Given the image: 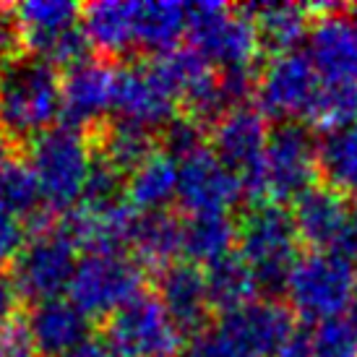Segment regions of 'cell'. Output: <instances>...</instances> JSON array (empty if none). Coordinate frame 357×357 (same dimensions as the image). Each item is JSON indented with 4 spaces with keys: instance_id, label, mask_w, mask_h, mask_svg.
<instances>
[{
    "instance_id": "5",
    "label": "cell",
    "mask_w": 357,
    "mask_h": 357,
    "mask_svg": "<svg viewBox=\"0 0 357 357\" xmlns=\"http://www.w3.org/2000/svg\"><path fill=\"white\" fill-rule=\"evenodd\" d=\"M188 37L193 50L219 70H250L258 47V31L245 8L225 3L188 6Z\"/></svg>"
},
{
    "instance_id": "34",
    "label": "cell",
    "mask_w": 357,
    "mask_h": 357,
    "mask_svg": "<svg viewBox=\"0 0 357 357\" xmlns=\"http://www.w3.org/2000/svg\"><path fill=\"white\" fill-rule=\"evenodd\" d=\"M178 357H245L235 347V342L217 326H206L204 331L193 334V337L183 344Z\"/></svg>"
},
{
    "instance_id": "40",
    "label": "cell",
    "mask_w": 357,
    "mask_h": 357,
    "mask_svg": "<svg viewBox=\"0 0 357 357\" xmlns=\"http://www.w3.org/2000/svg\"><path fill=\"white\" fill-rule=\"evenodd\" d=\"M66 357H115L112 352L107 349L105 342H97V339H89V342H84L81 347H76L70 355Z\"/></svg>"
},
{
    "instance_id": "41",
    "label": "cell",
    "mask_w": 357,
    "mask_h": 357,
    "mask_svg": "<svg viewBox=\"0 0 357 357\" xmlns=\"http://www.w3.org/2000/svg\"><path fill=\"white\" fill-rule=\"evenodd\" d=\"M277 357H313L310 355V339L295 337Z\"/></svg>"
},
{
    "instance_id": "3",
    "label": "cell",
    "mask_w": 357,
    "mask_h": 357,
    "mask_svg": "<svg viewBox=\"0 0 357 357\" xmlns=\"http://www.w3.org/2000/svg\"><path fill=\"white\" fill-rule=\"evenodd\" d=\"M355 284V264H349L337 250H310L292 266L284 282V292L292 313L305 321H316L321 326L326 321H337L344 310H349Z\"/></svg>"
},
{
    "instance_id": "33",
    "label": "cell",
    "mask_w": 357,
    "mask_h": 357,
    "mask_svg": "<svg viewBox=\"0 0 357 357\" xmlns=\"http://www.w3.org/2000/svg\"><path fill=\"white\" fill-rule=\"evenodd\" d=\"M206 133H204V126H201L196 118H175L167 128L162 130V144L172 159H185L196 151L206 149Z\"/></svg>"
},
{
    "instance_id": "37",
    "label": "cell",
    "mask_w": 357,
    "mask_h": 357,
    "mask_svg": "<svg viewBox=\"0 0 357 357\" xmlns=\"http://www.w3.org/2000/svg\"><path fill=\"white\" fill-rule=\"evenodd\" d=\"M21 40H24V34H21L16 10L0 6V55H13L19 50Z\"/></svg>"
},
{
    "instance_id": "11",
    "label": "cell",
    "mask_w": 357,
    "mask_h": 357,
    "mask_svg": "<svg viewBox=\"0 0 357 357\" xmlns=\"http://www.w3.org/2000/svg\"><path fill=\"white\" fill-rule=\"evenodd\" d=\"M318 169V146L307 126L279 123L271 128L264 154V196L277 204L298 201L313 188Z\"/></svg>"
},
{
    "instance_id": "23",
    "label": "cell",
    "mask_w": 357,
    "mask_h": 357,
    "mask_svg": "<svg viewBox=\"0 0 357 357\" xmlns=\"http://www.w3.org/2000/svg\"><path fill=\"white\" fill-rule=\"evenodd\" d=\"M133 16H136V3L102 0V3H91L84 8L81 26L94 50L105 55H126L136 47Z\"/></svg>"
},
{
    "instance_id": "28",
    "label": "cell",
    "mask_w": 357,
    "mask_h": 357,
    "mask_svg": "<svg viewBox=\"0 0 357 357\" xmlns=\"http://www.w3.org/2000/svg\"><path fill=\"white\" fill-rule=\"evenodd\" d=\"M238 243V225L229 214H196L183 222V253L190 264L211 266L232 253Z\"/></svg>"
},
{
    "instance_id": "38",
    "label": "cell",
    "mask_w": 357,
    "mask_h": 357,
    "mask_svg": "<svg viewBox=\"0 0 357 357\" xmlns=\"http://www.w3.org/2000/svg\"><path fill=\"white\" fill-rule=\"evenodd\" d=\"M337 253L347 258L349 264H357V206H349L347 222L337 243Z\"/></svg>"
},
{
    "instance_id": "43",
    "label": "cell",
    "mask_w": 357,
    "mask_h": 357,
    "mask_svg": "<svg viewBox=\"0 0 357 357\" xmlns=\"http://www.w3.org/2000/svg\"><path fill=\"white\" fill-rule=\"evenodd\" d=\"M349 324L357 328V284H355V295H352V303H349Z\"/></svg>"
},
{
    "instance_id": "24",
    "label": "cell",
    "mask_w": 357,
    "mask_h": 357,
    "mask_svg": "<svg viewBox=\"0 0 357 357\" xmlns=\"http://www.w3.org/2000/svg\"><path fill=\"white\" fill-rule=\"evenodd\" d=\"M13 10L31 55H40L66 31L76 29L84 16V8L68 0H26L21 6H13Z\"/></svg>"
},
{
    "instance_id": "32",
    "label": "cell",
    "mask_w": 357,
    "mask_h": 357,
    "mask_svg": "<svg viewBox=\"0 0 357 357\" xmlns=\"http://www.w3.org/2000/svg\"><path fill=\"white\" fill-rule=\"evenodd\" d=\"M313 357H357V328L349 321H326L310 337Z\"/></svg>"
},
{
    "instance_id": "26",
    "label": "cell",
    "mask_w": 357,
    "mask_h": 357,
    "mask_svg": "<svg viewBox=\"0 0 357 357\" xmlns=\"http://www.w3.org/2000/svg\"><path fill=\"white\" fill-rule=\"evenodd\" d=\"M258 31L261 47L274 55L295 52L300 42L305 40L307 29V8L292 6V3H258V6H245Z\"/></svg>"
},
{
    "instance_id": "22",
    "label": "cell",
    "mask_w": 357,
    "mask_h": 357,
    "mask_svg": "<svg viewBox=\"0 0 357 357\" xmlns=\"http://www.w3.org/2000/svg\"><path fill=\"white\" fill-rule=\"evenodd\" d=\"M136 47L154 55L180 47L183 34H188V6L172 0H146L136 3Z\"/></svg>"
},
{
    "instance_id": "9",
    "label": "cell",
    "mask_w": 357,
    "mask_h": 357,
    "mask_svg": "<svg viewBox=\"0 0 357 357\" xmlns=\"http://www.w3.org/2000/svg\"><path fill=\"white\" fill-rule=\"evenodd\" d=\"M324 84L305 52L274 55L256 81V107L274 120L310 123Z\"/></svg>"
},
{
    "instance_id": "2",
    "label": "cell",
    "mask_w": 357,
    "mask_h": 357,
    "mask_svg": "<svg viewBox=\"0 0 357 357\" xmlns=\"http://www.w3.org/2000/svg\"><path fill=\"white\" fill-rule=\"evenodd\" d=\"M94 151L84 130L55 126L29 144V167L50 211H73L84 201L94 167Z\"/></svg>"
},
{
    "instance_id": "16",
    "label": "cell",
    "mask_w": 357,
    "mask_h": 357,
    "mask_svg": "<svg viewBox=\"0 0 357 357\" xmlns=\"http://www.w3.org/2000/svg\"><path fill=\"white\" fill-rule=\"evenodd\" d=\"M324 86L357 89V24L344 16H324L310 26L307 50Z\"/></svg>"
},
{
    "instance_id": "25",
    "label": "cell",
    "mask_w": 357,
    "mask_h": 357,
    "mask_svg": "<svg viewBox=\"0 0 357 357\" xmlns=\"http://www.w3.org/2000/svg\"><path fill=\"white\" fill-rule=\"evenodd\" d=\"M133 258L141 266L167 268L178 264L183 253V222L169 211H154V214H139V222L133 227L130 238Z\"/></svg>"
},
{
    "instance_id": "21",
    "label": "cell",
    "mask_w": 357,
    "mask_h": 357,
    "mask_svg": "<svg viewBox=\"0 0 357 357\" xmlns=\"http://www.w3.org/2000/svg\"><path fill=\"white\" fill-rule=\"evenodd\" d=\"M126 199L139 214L167 211L178 199V159L167 151H154L126 180Z\"/></svg>"
},
{
    "instance_id": "20",
    "label": "cell",
    "mask_w": 357,
    "mask_h": 357,
    "mask_svg": "<svg viewBox=\"0 0 357 357\" xmlns=\"http://www.w3.org/2000/svg\"><path fill=\"white\" fill-rule=\"evenodd\" d=\"M349 214L347 196L334 188H313L295 201L292 219L300 240L316 250H334Z\"/></svg>"
},
{
    "instance_id": "42",
    "label": "cell",
    "mask_w": 357,
    "mask_h": 357,
    "mask_svg": "<svg viewBox=\"0 0 357 357\" xmlns=\"http://www.w3.org/2000/svg\"><path fill=\"white\" fill-rule=\"evenodd\" d=\"M10 162H13V141L0 130V175L6 172V167H8Z\"/></svg>"
},
{
    "instance_id": "15",
    "label": "cell",
    "mask_w": 357,
    "mask_h": 357,
    "mask_svg": "<svg viewBox=\"0 0 357 357\" xmlns=\"http://www.w3.org/2000/svg\"><path fill=\"white\" fill-rule=\"evenodd\" d=\"M139 211L128 199L115 201H81L68 211L66 232L73 245L84 253H123V245H130Z\"/></svg>"
},
{
    "instance_id": "31",
    "label": "cell",
    "mask_w": 357,
    "mask_h": 357,
    "mask_svg": "<svg viewBox=\"0 0 357 357\" xmlns=\"http://www.w3.org/2000/svg\"><path fill=\"white\" fill-rule=\"evenodd\" d=\"M42 193L40 183L31 172L29 162L13 159L6 172L0 175V206L10 211L13 217H40Z\"/></svg>"
},
{
    "instance_id": "19",
    "label": "cell",
    "mask_w": 357,
    "mask_h": 357,
    "mask_svg": "<svg viewBox=\"0 0 357 357\" xmlns=\"http://www.w3.org/2000/svg\"><path fill=\"white\" fill-rule=\"evenodd\" d=\"M31 342L42 357H66L84 342H89V316L70 298H55L37 303L29 318Z\"/></svg>"
},
{
    "instance_id": "44",
    "label": "cell",
    "mask_w": 357,
    "mask_h": 357,
    "mask_svg": "<svg viewBox=\"0 0 357 357\" xmlns=\"http://www.w3.org/2000/svg\"><path fill=\"white\" fill-rule=\"evenodd\" d=\"M355 24H357V8H355Z\"/></svg>"
},
{
    "instance_id": "13",
    "label": "cell",
    "mask_w": 357,
    "mask_h": 357,
    "mask_svg": "<svg viewBox=\"0 0 357 357\" xmlns=\"http://www.w3.org/2000/svg\"><path fill=\"white\" fill-rule=\"evenodd\" d=\"M243 185L235 172L208 149H201L178 162V204L190 217L227 214L243 199Z\"/></svg>"
},
{
    "instance_id": "35",
    "label": "cell",
    "mask_w": 357,
    "mask_h": 357,
    "mask_svg": "<svg viewBox=\"0 0 357 357\" xmlns=\"http://www.w3.org/2000/svg\"><path fill=\"white\" fill-rule=\"evenodd\" d=\"M24 225L19 217H13L10 211L0 206V271L6 266H13V261L19 258L21 248L26 245Z\"/></svg>"
},
{
    "instance_id": "12",
    "label": "cell",
    "mask_w": 357,
    "mask_h": 357,
    "mask_svg": "<svg viewBox=\"0 0 357 357\" xmlns=\"http://www.w3.org/2000/svg\"><path fill=\"white\" fill-rule=\"evenodd\" d=\"M178 97L169 91L165 79L157 73L154 63H128L115 70V100L112 112L115 120L139 126L149 130H165L178 118L175 115Z\"/></svg>"
},
{
    "instance_id": "10",
    "label": "cell",
    "mask_w": 357,
    "mask_h": 357,
    "mask_svg": "<svg viewBox=\"0 0 357 357\" xmlns=\"http://www.w3.org/2000/svg\"><path fill=\"white\" fill-rule=\"evenodd\" d=\"M211 151L227 165L245 196H264V154L271 136L266 115L258 107L240 105L211 126Z\"/></svg>"
},
{
    "instance_id": "36",
    "label": "cell",
    "mask_w": 357,
    "mask_h": 357,
    "mask_svg": "<svg viewBox=\"0 0 357 357\" xmlns=\"http://www.w3.org/2000/svg\"><path fill=\"white\" fill-rule=\"evenodd\" d=\"M34 342H31L26 321L13 318L0 328V357H34Z\"/></svg>"
},
{
    "instance_id": "4",
    "label": "cell",
    "mask_w": 357,
    "mask_h": 357,
    "mask_svg": "<svg viewBox=\"0 0 357 357\" xmlns=\"http://www.w3.org/2000/svg\"><path fill=\"white\" fill-rule=\"evenodd\" d=\"M298 243L300 235L292 211L277 201L253 206L238 225V253L253 268L264 289L284 287L300 258Z\"/></svg>"
},
{
    "instance_id": "45",
    "label": "cell",
    "mask_w": 357,
    "mask_h": 357,
    "mask_svg": "<svg viewBox=\"0 0 357 357\" xmlns=\"http://www.w3.org/2000/svg\"><path fill=\"white\" fill-rule=\"evenodd\" d=\"M0 70H3V68H0Z\"/></svg>"
},
{
    "instance_id": "14",
    "label": "cell",
    "mask_w": 357,
    "mask_h": 357,
    "mask_svg": "<svg viewBox=\"0 0 357 357\" xmlns=\"http://www.w3.org/2000/svg\"><path fill=\"white\" fill-rule=\"evenodd\" d=\"M219 328L245 357H277L295 339V313L277 300H256L248 307L225 313Z\"/></svg>"
},
{
    "instance_id": "30",
    "label": "cell",
    "mask_w": 357,
    "mask_h": 357,
    "mask_svg": "<svg viewBox=\"0 0 357 357\" xmlns=\"http://www.w3.org/2000/svg\"><path fill=\"white\" fill-rule=\"evenodd\" d=\"M154 136L149 130L130 126L123 120H115L105 136H102V149L97 151L102 159H107L115 169H120L123 175H130L139 167L144 159H149L154 154Z\"/></svg>"
},
{
    "instance_id": "6",
    "label": "cell",
    "mask_w": 357,
    "mask_h": 357,
    "mask_svg": "<svg viewBox=\"0 0 357 357\" xmlns=\"http://www.w3.org/2000/svg\"><path fill=\"white\" fill-rule=\"evenodd\" d=\"M144 292V266L123 253H84L68 298L89 318H109Z\"/></svg>"
},
{
    "instance_id": "18",
    "label": "cell",
    "mask_w": 357,
    "mask_h": 357,
    "mask_svg": "<svg viewBox=\"0 0 357 357\" xmlns=\"http://www.w3.org/2000/svg\"><path fill=\"white\" fill-rule=\"evenodd\" d=\"M157 298L175 321V326L183 331V337L199 334L208 324L211 300H208L206 271H201L196 264H172L162 268L157 279Z\"/></svg>"
},
{
    "instance_id": "39",
    "label": "cell",
    "mask_w": 357,
    "mask_h": 357,
    "mask_svg": "<svg viewBox=\"0 0 357 357\" xmlns=\"http://www.w3.org/2000/svg\"><path fill=\"white\" fill-rule=\"evenodd\" d=\"M19 300H21V295H19V289H16V284H13L8 277L0 274V328L16 318Z\"/></svg>"
},
{
    "instance_id": "29",
    "label": "cell",
    "mask_w": 357,
    "mask_h": 357,
    "mask_svg": "<svg viewBox=\"0 0 357 357\" xmlns=\"http://www.w3.org/2000/svg\"><path fill=\"white\" fill-rule=\"evenodd\" d=\"M318 167L328 188L342 196H357V118L326 130L318 146Z\"/></svg>"
},
{
    "instance_id": "7",
    "label": "cell",
    "mask_w": 357,
    "mask_h": 357,
    "mask_svg": "<svg viewBox=\"0 0 357 357\" xmlns=\"http://www.w3.org/2000/svg\"><path fill=\"white\" fill-rule=\"evenodd\" d=\"M102 342L115 357H178L183 331L157 295L141 292L107 318Z\"/></svg>"
},
{
    "instance_id": "8",
    "label": "cell",
    "mask_w": 357,
    "mask_h": 357,
    "mask_svg": "<svg viewBox=\"0 0 357 357\" xmlns=\"http://www.w3.org/2000/svg\"><path fill=\"white\" fill-rule=\"evenodd\" d=\"M79 266L76 245L63 227L34 229V235L21 248L19 258L13 261V277L19 295L31 300L34 305L45 300H55L63 292H68L73 271Z\"/></svg>"
},
{
    "instance_id": "27",
    "label": "cell",
    "mask_w": 357,
    "mask_h": 357,
    "mask_svg": "<svg viewBox=\"0 0 357 357\" xmlns=\"http://www.w3.org/2000/svg\"><path fill=\"white\" fill-rule=\"evenodd\" d=\"M206 287L211 307L222 310L225 316L256 303L261 282L240 253H229L222 261L206 266Z\"/></svg>"
},
{
    "instance_id": "17",
    "label": "cell",
    "mask_w": 357,
    "mask_h": 357,
    "mask_svg": "<svg viewBox=\"0 0 357 357\" xmlns=\"http://www.w3.org/2000/svg\"><path fill=\"white\" fill-rule=\"evenodd\" d=\"M115 70L102 60H84L63 76V118L66 126L86 130L100 126L112 112Z\"/></svg>"
},
{
    "instance_id": "1",
    "label": "cell",
    "mask_w": 357,
    "mask_h": 357,
    "mask_svg": "<svg viewBox=\"0 0 357 357\" xmlns=\"http://www.w3.org/2000/svg\"><path fill=\"white\" fill-rule=\"evenodd\" d=\"M63 115V79L37 55L13 58L0 70V130L10 141L37 139Z\"/></svg>"
}]
</instances>
